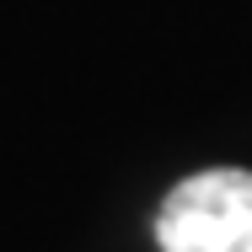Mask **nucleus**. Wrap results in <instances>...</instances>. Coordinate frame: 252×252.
I'll return each instance as SVG.
<instances>
[{
  "label": "nucleus",
  "mask_w": 252,
  "mask_h": 252,
  "mask_svg": "<svg viewBox=\"0 0 252 252\" xmlns=\"http://www.w3.org/2000/svg\"><path fill=\"white\" fill-rule=\"evenodd\" d=\"M156 236L166 252H252V172L220 166L177 183Z\"/></svg>",
  "instance_id": "f257e3e1"
}]
</instances>
